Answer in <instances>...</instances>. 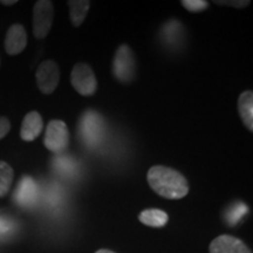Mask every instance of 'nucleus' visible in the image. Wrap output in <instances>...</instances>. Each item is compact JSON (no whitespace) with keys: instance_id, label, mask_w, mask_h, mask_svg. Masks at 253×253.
I'll list each match as a JSON object with an SVG mask.
<instances>
[{"instance_id":"nucleus-1","label":"nucleus","mask_w":253,"mask_h":253,"mask_svg":"<svg viewBox=\"0 0 253 253\" xmlns=\"http://www.w3.org/2000/svg\"><path fill=\"white\" fill-rule=\"evenodd\" d=\"M150 188L166 199H182L189 194V183L177 170L164 166L150 168L147 175Z\"/></svg>"},{"instance_id":"nucleus-2","label":"nucleus","mask_w":253,"mask_h":253,"mask_svg":"<svg viewBox=\"0 0 253 253\" xmlns=\"http://www.w3.org/2000/svg\"><path fill=\"white\" fill-rule=\"evenodd\" d=\"M113 74L123 84H129L136 75V60L130 47L123 43L116 49L113 61Z\"/></svg>"},{"instance_id":"nucleus-3","label":"nucleus","mask_w":253,"mask_h":253,"mask_svg":"<svg viewBox=\"0 0 253 253\" xmlns=\"http://www.w3.org/2000/svg\"><path fill=\"white\" fill-rule=\"evenodd\" d=\"M103 121L94 110H87L79 122V134L88 147H96L103 137Z\"/></svg>"},{"instance_id":"nucleus-4","label":"nucleus","mask_w":253,"mask_h":253,"mask_svg":"<svg viewBox=\"0 0 253 253\" xmlns=\"http://www.w3.org/2000/svg\"><path fill=\"white\" fill-rule=\"evenodd\" d=\"M73 88L82 96H91L97 90V80L89 65L84 62L75 63L71 73Z\"/></svg>"},{"instance_id":"nucleus-5","label":"nucleus","mask_w":253,"mask_h":253,"mask_svg":"<svg viewBox=\"0 0 253 253\" xmlns=\"http://www.w3.org/2000/svg\"><path fill=\"white\" fill-rule=\"evenodd\" d=\"M43 144L50 153L61 154L68 148L69 130L61 120H52L46 126Z\"/></svg>"},{"instance_id":"nucleus-6","label":"nucleus","mask_w":253,"mask_h":253,"mask_svg":"<svg viewBox=\"0 0 253 253\" xmlns=\"http://www.w3.org/2000/svg\"><path fill=\"white\" fill-rule=\"evenodd\" d=\"M54 19V6L49 0H38L33 7V34L37 39L48 36Z\"/></svg>"},{"instance_id":"nucleus-7","label":"nucleus","mask_w":253,"mask_h":253,"mask_svg":"<svg viewBox=\"0 0 253 253\" xmlns=\"http://www.w3.org/2000/svg\"><path fill=\"white\" fill-rule=\"evenodd\" d=\"M37 84L41 93L52 94L60 81V69L53 60H45L39 65L36 73Z\"/></svg>"},{"instance_id":"nucleus-8","label":"nucleus","mask_w":253,"mask_h":253,"mask_svg":"<svg viewBox=\"0 0 253 253\" xmlns=\"http://www.w3.org/2000/svg\"><path fill=\"white\" fill-rule=\"evenodd\" d=\"M27 46V33L21 24H13L7 30L4 47L8 55H18Z\"/></svg>"},{"instance_id":"nucleus-9","label":"nucleus","mask_w":253,"mask_h":253,"mask_svg":"<svg viewBox=\"0 0 253 253\" xmlns=\"http://www.w3.org/2000/svg\"><path fill=\"white\" fill-rule=\"evenodd\" d=\"M210 253H252L243 240L230 235H221L211 242Z\"/></svg>"},{"instance_id":"nucleus-10","label":"nucleus","mask_w":253,"mask_h":253,"mask_svg":"<svg viewBox=\"0 0 253 253\" xmlns=\"http://www.w3.org/2000/svg\"><path fill=\"white\" fill-rule=\"evenodd\" d=\"M43 129V121L38 112H30L26 114L21 123L20 137L26 142H32L39 137Z\"/></svg>"},{"instance_id":"nucleus-11","label":"nucleus","mask_w":253,"mask_h":253,"mask_svg":"<svg viewBox=\"0 0 253 253\" xmlns=\"http://www.w3.org/2000/svg\"><path fill=\"white\" fill-rule=\"evenodd\" d=\"M38 197V188L34 179L30 176H25L19 182L18 188L15 190L14 198L18 204L23 207H31Z\"/></svg>"},{"instance_id":"nucleus-12","label":"nucleus","mask_w":253,"mask_h":253,"mask_svg":"<svg viewBox=\"0 0 253 253\" xmlns=\"http://www.w3.org/2000/svg\"><path fill=\"white\" fill-rule=\"evenodd\" d=\"M238 113L243 123L250 132L253 131V93L245 90L238 97Z\"/></svg>"},{"instance_id":"nucleus-13","label":"nucleus","mask_w":253,"mask_h":253,"mask_svg":"<svg viewBox=\"0 0 253 253\" xmlns=\"http://www.w3.org/2000/svg\"><path fill=\"white\" fill-rule=\"evenodd\" d=\"M138 220L150 227H163L167 225L169 216L166 211L160 210V209H147L140 213Z\"/></svg>"},{"instance_id":"nucleus-14","label":"nucleus","mask_w":253,"mask_h":253,"mask_svg":"<svg viewBox=\"0 0 253 253\" xmlns=\"http://www.w3.org/2000/svg\"><path fill=\"white\" fill-rule=\"evenodd\" d=\"M69 7V19L75 27L81 26L87 17L90 8V1L88 0H71L67 2Z\"/></svg>"},{"instance_id":"nucleus-15","label":"nucleus","mask_w":253,"mask_h":253,"mask_svg":"<svg viewBox=\"0 0 253 253\" xmlns=\"http://www.w3.org/2000/svg\"><path fill=\"white\" fill-rule=\"evenodd\" d=\"M14 171L8 163L0 161V198L5 197L13 184Z\"/></svg>"},{"instance_id":"nucleus-16","label":"nucleus","mask_w":253,"mask_h":253,"mask_svg":"<svg viewBox=\"0 0 253 253\" xmlns=\"http://www.w3.org/2000/svg\"><path fill=\"white\" fill-rule=\"evenodd\" d=\"M181 4L191 13H199L209 7V2L205 0H183Z\"/></svg>"},{"instance_id":"nucleus-17","label":"nucleus","mask_w":253,"mask_h":253,"mask_svg":"<svg viewBox=\"0 0 253 253\" xmlns=\"http://www.w3.org/2000/svg\"><path fill=\"white\" fill-rule=\"evenodd\" d=\"M248 212V207H246L245 204L243 203H237L232 207L231 209V212H229V220H230V224L231 225H233V224L237 223L240 219V217L243 216V214H245Z\"/></svg>"},{"instance_id":"nucleus-18","label":"nucleus","mask_w":253,"mask_h":253,"mask_svg":"<svg viewBox=\"0 0 253 253\" xmlns=\"http://www.w3.org/2000/svg\"><path fill=\"white\" fill-rule=\"evenodd\" d=\"M55 167L58 168L59 171L63 173V175H71V173L74 172L75 169V164L72 162V160L65 157H59L55 161Z\"/></svg>"},{"instance_id":"nucleus-19","label":"nucleus","mask_w":253,"mask_h":253,"mask_svg":"<svg viewBox=\"0 0 253 253\" xmlns=\"http://www.w3.org/2000/svg\"><path fill=\"white\" fill-rule=\"evenodd\" d=\"M214 4L220 5V6H232L236 8H243L250 5L249 0H229V1H213Z\"/></svg>"},{"instance_id":"nucleus-20","label":"nucleus","mask_w":253,"mask_h":253,"mask_svg":"<svg viewBox=\"0 0 253 253\" xmlns=\"http://www.w3.org/2000/svg\"><path fill=\"white\" fill-rule=\"evenodd\" d=\"M11 130V122L5 116H0V140L5 137Z\"/></svg>"},{"instance_id":"nucleus-21","label":"nucleus","mask_w":253,"mask_h":253,"mask_svg":"<svg viewBox=\"0 0 253 253\" xmlns=\"http://www.w3.org/2000/svg\"><path fill=\"white\" fill-rule=\"evenodd\" d=\"M11 227H12V224L9 223V221L0 218V236L9 232V231H11Z\"/></svg>"},{"instance_id":"nucleus-22","label":"nucleus","mask_w":253,"mask_h":253,"mask_svg":"<svg viewBox=\"0 0 253 253\" xmlns=\"http://www.w3.org/2000/svg\"><path fill=\"white\" fill-rule=\"evenodd\" d=\"M17 0H1V1H0V4H2V5H6V6H12V5H14V4H17Z\"/></svg>"},{"instance_id":"nucleus-23","label":"nucleus","mask_w":253,"mask_h":253,"mask_svg":"<svg viewBox=\"0 0 253 253\" xmlns=\"http://www.w3.org/2000/svg\"><path fill=\"white\" fill-rule=\"evenodd\" d=\"M95 253H115L114 251H112V250H107V249H101L99 250V251H96Z\"/></svg>"}]
</instances>
